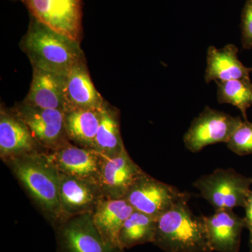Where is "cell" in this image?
Wrapping results in <instances>:
<instances>
[{
	"mask_svg": "<svg viewBox=\"0 0 252 252\" xmlns=\"http://www.w3.org/2000/svg\"><path fill=\"white\" fill-rule=\"evenodd\" d=\"M32 67L67 75L77 63L86 59L80 42L51 29L32 16L21 41Z\"/></svg>",
	"mask_w": 252,
	"mask_h": 252,
	"instance_id": "6da1fadb",
	"label": "cell"
},
{
	"mask_svg": "<svg viewBox=\"0 0 252 252\" xmlns=\"http://www.w3.org/2000/svg\"><path fill=\"white\" fill-rule=\"evenodd\" d=\"M184 200L157 219L154 245L164 252H212L203 216Z\"/></svg>",
	"mask_w": 252,
	"mask_h": 252,
	"instance_id": "7a4b0ae2",
	"label": "cell"
},
{
	"mask_svg": "<svg viewBox=\"0 0 252 252\" xmlns=\"http://www.w3.org/2000/svg\"><path fill=\"white\" fill-rule=\"evenodd\" d=\"M15 175L54 221L64 222L59 196V172L43 154L32 153L9 159Z\"/></svg>",
	"mask_w": 252,
	"mask_h": 252,
	"instance_id": "3957f363",
	"label": "cell"
},
{
	"mask_svg": "<svg viewBox=\"0 0 252 252\" xmlns=\"http://www.w3.org/2000/svg\"><path fill=\"white\" fill-rule=\"evenodd\" d=\"M252 177H245L233 168H219L201 176L193 183L200 195L215 211L245 207L251 193Z\"/></svg>",
	"mask_w": 252,
	"mask_h": 252,
	"instance_id": "277c9868",
	"label": "cell"
},
{
	"mask_svg": "<svg viewBox=\"0 0 252 252\" xmlns=\"http://www.w3.org/2000/svg\"><path fill=\"white\" fill-rule=\"evenodd\" d=\"M190 195L144 172L127 190L125 199L134 210L158 219Z\"/></svg>",
	"mask_w": 252,
	"mask_h": 252,
	"instance_id": "5b68a950",
	"label": "cell"
},
{
	"mask_svg": "<svg viewBox=\"0 0 252 252\" xmlns=\"http://www.w3.org/2000/svg\"><path fill=\"white\" fill-rule=\"evenodd\" d=\"M243 120L207 106L192 121L183 137L186 148L192 153L217 143H227Z\"/></svg>",
	"mask_w": 252,
	"mask_h": 252,
	"instance_id": "8992f818",
	"label": "cell"
},
{
	"mask_svg": "<svg viewBox=\"0 0 252 252\" xmlns=\"http://www.w3.org/2000/svg\"><path fill=\"white\" fill-rule=\"evenodd\" d=\"M31 16L54 31L81 42V0H21Z\"/></svg>",
	"mask_w": 252,
	"mask_h": 252,
	"instance_id": "52a82bcc",
	"label": "cell"
},
{
	"mask_svg": "<svg viewBox=\"0 0 252 252\" xmlns=\"http://www.w3.org/2000/svg\"><path fill=\"white\" fill-rule=\"evenodd\" d=\"M12 110L28 126L36 142L43 147L55 150L69 143L63 111L33 107L24 102Z\"/></svg>",
	"mask_w": 252,
	"mask_h": 252,
	"instance_id": "ba28073f",
	"label": "cell"
},
{
	"mask_svg": "<svg viewBox=\"0 0 252 252\" xmlns=\"http://www.w3.org/2000/svg\"><path fill=\"white\" fill-rule=\"evenodd\" d=\"M59 252H123L104 241L93 220L92 213L72 217L59 225Z\"/></svg>",
	"mask_w": 252,
	"mask_h": 252,
	"instance_id": "9c48e42d",
	"label": "cell"
},
{
	"mask_svg": "<svg viewBox=\"0 0 252 252\" xmlns=\"http://www.w3.org/2000/svg\"><path fill=\"white\" fill-rule=\"evenodd\" d=\"M43 155L61 173L99 187L102 156L94 149L74 147L69 143Z\"/></svg>",
	"mask_w": 252,
	"mask_h": 252,
	"instance_id": "30bf717a",
	"label": "cell"
},
{
	"mask_svg": "<svg viewBox=\"0 0 252 252\" xmlns=\"http://www.w3.org/2000/svg\"><path fill=\"white\" fill-rule=\"evenodd\" d=\"M59 186L64 222L72 217L93 213L103 197L98 185L59 172Z\"/></svg>",
	"mask_w": 252,
	"mask_h": 252,
	"instance_id": "8fae6325",
	"label": "cell"
},
{
	"mask_svg": "<svg viewBox=\"0 0 252 252\" xmlns=\"http://www.w3.org/2000/svg\"><path fill=\"white\" fill-rule=\"evenodd\" d=\"M127 150L114 157H102L99 188L106 198H124L127 190L144 173Z\"/></svg>",
	"mask_w": 252,
	"mask_h": 252,
	"instance_id": "7c38bea8",
	"label": "cell"
},
{
	"mask_svg": "<svg viewBox=\"0 0 252 252\" xmlns=\"http://www.w3.org/2000/svg\"><path fill=\"white\" fill-rule=\"evenodd\" d=\"M103 97L91 80L86 59L77 63L67 75L63 112L76 109H102Z\"/></svg>",
	"mask_w": 252,
	"mask_h": 252,
	"instance_id": "4fadbf2b",
	"label": "cell"
},
{
	"mask_svg": "<svg viewBox=\"0 0 252 252\" xmlns=\"http://www.w3.org/2000/svg\"><path fill=\"white\" fill-rule=\"evenodd\" d=\"M203 219L212 252H239L242 232L245 228L244 218L233 210H218Z\"/></svg>",
	"mask_w": 252,
	"mask_h": 252,
	"instance_id": "5bb4252c",
	"label": "cell"
},
{
	"mask_svg": "<svg viewBox=\"0 0 252 252\" xmlns=\"http://www.w3.org/2000/svg\"><path fill=\"white\" fill-rule=\"evenodd\" d=\"M133 207L124 198L102 197L92 213L93 220L101 236L111 248L124 250L119 242V233Z\"/></svg>",
	"mask_w": 252,
	"mask_h": 252,
	"instance_id": "9a60e30c",
	"label": "cell"
},
{
	"mask_svg": "<svg viewBox=\"0 0 252 252\" xmlns=\"http://www.w3.org/2000/svg\"><path fill=\"white\" fill-rule=\"evenodd\" d=\"M34 140L28 126L14 111L1 106L0 112V154L4 158L26 155L34 152Z\"/></svg>",
	"mask_w": 252,
	"mask_h": 252,
	"instance_id": "2e32d148",
	"label": "cell"
},
{
	"mask_svg": "<svg viewBox=\"0 0 252 252\" xmlns=\"http://www.w3.org/2000/svg\"><path fill=\"white\" fill-rule=\"evenodd\" d=\"M33 68L31 89L23 102L44 109H64V92L67 75Z\"/></svg>",
	"mask_w": 252,
	"mask_h": 252,
	"instance_id": "e0dca14e",
	"label": "cell"
},
{
	"mask_svg": "<svg viewBox=\"0 0 252 252\" xmlns=\"http://www.w3.org/2000/svg\"><path fill=\"white\" fill-rule=\"evenodd\" d=\"M207 66L205 72L206 84L222 82L234 79H250L252 67L243 64L238 58V48L235 44H227L222 49L209 46L207 52Z\"/></svg>",
	"mask_w": 252,
	"mask_h": 252,
	"instance_id": "ac0fdd59",
	"label": "cell"
},
{
	"mask_svg": "<svg viewBox=\"0 0 252 252\" xmlns=\"http://www.w3.org/2000/svg\"><path fill=\"white\" fill-rule=\"evenodd\" d=\"M104 107L102 109H76L63 112L64 126L69 140L73 141L81 147L94 148V139L100 124Z\"/></svg>",
	"mask_w": 252,
	"mask_h": 252,
	"instance_id": "d6986e66",
	"label": "cell"
},
{
	"mask_svg": "<svg viewBox=\"0 0 252 252\" xmlns=\"http://www.w3.org/2000/svg\"><path fill=\"white\" fill-rule=\"evenodd\" d=\"M104 157H114L126 150L121 135L119 111L105 104L94 144Z\"/></svg>",
	"mask_w": 252,
	"mask_h": 252,
	"instance_id": "ffe728a7",
	"label": "cell"
},
{
	"mask_svg": "<svg viewBox=\"0 0 252 252\" xmlns=\"http://www.w3.org/2000/svg\"><path fill=\"white\" fill-rule=\"evenodd\" d=\"M157 224V219L134 210L119 233L121 246L125 250L146 243H153Z\"/></svg>",
	"mask_w": 252,
	"mask_h": 252,
	"instance_id": "44dd1931",
	"label": "cell"
},
{
	"mask_svg": "<svg viewBox=\"0 0 252 252\" xmlns=\"http://www.w3.org/2000/svg\"><path fill=\"white\" fill-rule=\"evenodd\" d=\"M217 100L229 104L241 112L244 120L248 119V110L252 107V82L250 79H234L215 82Z\"/></svg>",
	"mask_w": 252,
	"mask_h": 252,
	"instance_id": "7402d4cb",
	"label": "cell"
},
{
	"mask_svg": "<svg viewBox=\"0 0 252 252\" xmlns=\"http://www.w3.org/2000/svg\"><path fill=\"white\" fill-rule=\"evenodd\" d=\"M226 144L228 149L236 155L240 157L251 155L252 122H249L248 120H243Z\"/></svg>",
	"mask_w": 252,
	"mask_h": 252,
	"instance_id": "603a6c76",
	"label": "cell"
},
{
	"mask_svg": "<svg viewBox=\"0 0 252 252\" xmlns=\"http://www.w3.org/2000/svg\"><path fill=\"white\" fill-rule=\"evenodd\" d=\"M241 43L244 50L252 49V0H245L242 10Z\"/></svg>",
	"mask_w": 252,
	"mask_h": 252,
	"instance_id": "cb8c5ba5",
	"label": "cell"
},
{
	"mask_svg": "<svg viewBox=\"0 0 252 252\" xmlns=\"http://www.w3.org/2000/svg\"><path fill=\"white\" fill-rule=\"evenodd\" d=\"M244 208L245 210V217H244L245 228L250 232V243L252 250V190Z\"/></svg>",
	"mask_w": 252,
	"mask_h": 252,
	"instance_id": "d4e9b609",
	"label": "cell"
},
{
	"mask_svg": "<svg viewBox=\"0 0 252 252\" xmlns=\"http://www.w3.org/2000/svg\"></svg>",
	"mask_w": 252,
	"mask_h": 252,
	"instance_id": "484cf974",
	"label": "cell"
}]
</instances>
